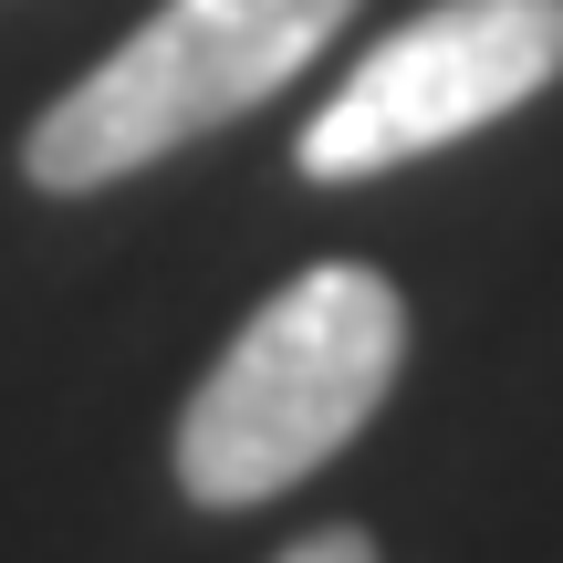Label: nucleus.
<instances>
[{
	"mask_svg": "<svg viewBox=\"0 0 563 563\" xmlns=\"http://www.w3.org/2000/svg\"><path fill=\"white\" fill-rule=\"evenodd\" d=\"M407 355V302L365 262L292 272L262 313L230 334V355L199 376L178 418V490L209 511H251L272 490L313 481L334 449L386 407Z\"/></svg>",
	"mask_w": 563,
	"mask_h": 563,
	"instance_id": "nucleus-1",
	"label": "nucleus"
},
{
	"mask_svg": "<svg viewBox=\"0 0 563 563\" xmlns=\"http://www.w3.org/2000/svg\"><path fill=\"white\" fill-rule=\"evenodd\" d=\"M272 563H376V543L334 522V532H302V543H292V553H272Z\"/></svg>",
	"mask_w": 563,
	"mask_h": 563,
	"instance_id": "nucleus-4",
	"label": "nucleus"
},
{
	"mask_svg": "<svg viewBox=\"0 0 563 563\" xmlns=\"http://www.w3.org/2000/svg\"><path fill=\"white\" fill-rule=\"evenodd\" d=\"M563 74V0H439V11L397 21L355 74L334 84L313 125H302L292 167L302 178H386L407 157L501 125Z\"/></svg>",
	"mask_w": 563,
	"mask_h": 563,
	"instance_id": "nucleus-3",
	"label": "nucleus"
},
{
	"mask_svg": "<svg viewBox=\"0 0 563 563\" xmlns=\"http://www.w3.org/2000/svg\"><path fill=\"white\" fill-rule=\"evenodd\" d=\"M344 21H355V0H157L95 74L32 115L21 167L53 199L115 188L178 146L220 136L230 115L272 104Z\"/></svg>",
	"mask_w": 563,
	"mask_h": 563,
	"instance_id": "nucleus-2",
	"label": "nucleus"
}]
</instances>
